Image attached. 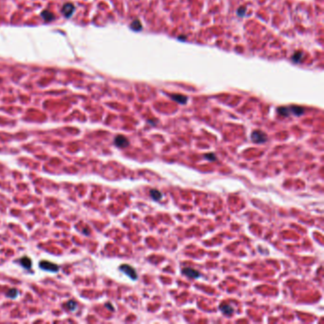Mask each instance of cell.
I'll list each match as a JSON object with an SVG mask.
<instances>
[{
	"label": "cell",
	"mask_w": 324,
	"mask_h": 324,
	"mask_svg": "<svg viewBox=\"0 0 324 324\" xmlns=\"http://www.w3.org/2000/svg\"><path fill=\"white\" fill-rule=\"evenodd\" d=\"M267 135L261 130H254L251 134V140L256 144H263L267 141Z\"/></svg>",
	"instance_id": "obj_1"
},
{
	"label": "cell",
	"mask_w": 324,
	"mask_h": 324,
	"mask_svg": "<svg viewBox=\"0 0 324 324\" xmlns=\"http://www.w3.org/2000/svg\"><path fill=\"white\" fill-rule=\"evenodd\" d=\"M119 269L123 273H125L127 277H129L132 281H136V279L138 278V275L136 273L135 269L132 266H130L128 264H123L119 267Z\"/></svg>",
	"instance_id": "obj_2"
},
{
	"label": "cell",
	"mask_w": 324,
	"mask_h": 324,
	"mask_svg": "<svg viewBox=\"0 0 324 324\" xmlns=\"http://www.w3.org/2000/svg\"><path fill=\"white\" fill-rule=\"evenodd\" d=\"M39 266L41 269L45 271H50V272H57L59 270V266L57 264L53 263V262H50L49 260H42L39 263Z\"/></svg>",
	"instance_id": "obj_3"
},
{
	"label": "cell",
	"mask_w": 324,
	"mask_h": 324,
	"mask_svg": "<svg viewBox=\"0 0 324 324\" xmlns=\"http://www.w3.org/2000/svg\"><path fill=\"white\" fill-rule=\"evenodd\" d=\"M61 12H62L63 15L66 17V18H69V17H72V14L74 13L75 7H74V5L72 3H66L62 7V10H61Z\"/></svg>",
	"instance_id": "obj_4"
},
{
	"label": "cell",
	"mask_w": 324,
	"mask_h": 324,
	"mask_svg": "<svg viewBox=\"0 0 324 324\" xmlns=\"http://www.w3.org/2000/svg\"><path fill=\"white\" fill-rule=\"evenodd\" d=\"M114 144L117 147L125 148L129 145V141L124 135H117L114 139Z\"/></svg>",
	"instance_id": "obj_5"
},
{
	"label": "cell",
	"mask_w": 324,
	"mask_h": 324,
	"mask_svg": "<svg viewBox=\"0 0 324 324\" xmlns=\"http://www.w3.org/2000/svg\"><path fill=\"white\" fill-rule=\"evenodd\" d=\"M182 274L186 276L187 278H198L201 277V274L198 272L197 270L193 269V268H190V267H186V268H182Z\"/></svg>",
	"instance_id": "obj_6"
},
{
	"label": "cell",
	"mask_w": 324,
	"mask_h": 324,
	"mask_svg": "<svg viewBox=\"0 0 324 324\" xmlns=\"http://www.w3.org/2000/svg\"><path fill=\"white\" fill-rule=\"evenodd\" d=\"M220 310H221V312L224 315V316H226V317H230L231 316V315L234 313V309H233V307H232V306H230L228 303H222L221 305H220Z\"/></svg>",
	"instance_id": "obj_7"
},
{
	"label": "cell",
	"mask_w": 324,
	"mask_h": 324,
	"mask_svg": "<svg viewBox=\"0 0 324 324\" xmlns=\"http://www.w3.org/2000/svg\"><path fill=\"white\" fill-rule=\"evenodd\" d=\"M289 108V111H290V114H294L296 116H300L304 113V108L302 107H299V106H291L288 107Z\"/></svg>",
	"instance_id": "obj_8"
},
{
	"label": "cell",
	"mask_w": 324,
	"mask_h": 324,
	"mask_svg": "<svg viewBox=\"0 0 324 324\" xmlns=\"http://www.w3.org/2000/svg\"><path fill=\"white\" fill-rule=\"evenodd\" d=\"M41 17L46 22H51L52 20L54 19V14L52 13L50 11H49V10H45V11H43L41 13Z\"/></svg>",
	"instance_id": "obj_9"
},
{
	"label": "cell",
	"mask_w": 324,
	"mask_h": 324,
	"mask_svg": "<svg viewBox=\"0 0 324 324\" xmlns=\"http://www.w3.org/2000/svg\"><path fill=\"white\" fill-rule=\"evenodd\" d=\"M149 195H150V197H151L152 200L157 201V202H158V201H161L162 198H163L162 192H161L160 190H158V189H150Z\"/></svg>",
	"instance_id": "obj_10"
},
{
	"label": "cell",
	"mask_w": 324,
	"mask_h": 324,
	"mask_svg": "<svg viewBox=\"0 0 324 324\" xmlns=\"http://www.w3.org/2000/svg\"><path fill=\"white\" fill-rule=\"evenodd\" d=\"M171 98L174 101H176L177 103H180V104H186L187 102V98L185 95H182V94H172Z\"/></svg>",
	"instance_id": "obj_11"
},
{
	"label": "cell",
	"mask_w": 324,
	"mask_h": 324,
	"mask_svg": "<svg viewBox=\"0 0 324 324\" xmlns=\"http://www.w3.org/2000/svg\"><path fill=\"white\" fill-rule=\"evenodd\" d=\"M19 262H20V264L24 267V268H26V269H31V260H30V258H28V257H24V258H22L20 260H19Z\"/></svg>",
	"instance_id": "obj_12"
},
{
	"label": "cell",
	"mask_w": 324,
	"mask_h": 324,
	"mask_svg": "<svg viewBox=\"0 0 324 324\" xmlns=\"http://www.w3.org/2000/svg\"><path fill=\"white\" fill-rule=\"evenodd\" d=\"M130 28L132 29V30H134L135 31H141V30L143 29L142 24H141V22H140L139 20H134V21H132V23L130 24Z\"/></svg>",
	"instance_id": "obj_13"
},
{
	"label": "cell",
	"mask_w": 324,
	"mask_h": 324,
	"mask_svg": "<svg viewBox=\"0 0 324 324\" xmlns=\"http://www.w3.org/2000/svg\"><path fill=\"white\" fill-rule=\"evenodd\" d=\"M278 113L282 116H290V111H289V108L286 107H282L278 109Z\"/></svg>",
	"instance_id": "obj_14"
},
{
	"label": "cell",
	"mask_w": 324,
	"mask_h": 324,
	"mask_svg": "<svg viewBox=\"0 0 324 324\" xmlns=\"http://www.w3.org/2000/svg\"><path fill=\"white\" fill-rule=\"evenodd\" d=\"M204 158L207 161H210V162H215L217 161V157H216V154L215 153H212V152H209V153H206L204 155Z\"/></svg>",
	"instance_id": "obj_15"
},
{
	"label": "cell",
	"mask_w": 324,
	"mask_h": 324,
	"mask_svg": "<svg viewBox=\"0 0 324 324\" xmlns=\"http://www.w3.org/2000/svg\"><path fill=\"white\" fill-rule=\"evenodd\" d=\"M301 57H302V52L301 51H296V52H295V54L292 56V61H293V62H295V63H299L300 61V59H301Z\"/></svg>",
	"instance_id": "obj_16"
},
{
	"label": "cell",
	"mask_w": 324,
	"mask_h": 324,
	"mask_svg": "<svg viewBox=\"0 0 324 324\" xmlns=\"http://www.w3.org/2000/svg\"><path fill=\"white\" fill-rule=\"evenodd\" d=\"M18 290L17 289H11V290H9L8 293H7V296L9 297H11V299H15V297L18 296Z\"/></svg>",
	"instance_id": "obj_17"
},
{
	"label": "cell",
	"mask_w": 324,
	"mask_h": 324,
	"mask_svg": "<svg viewBox=\"0 0 324 324\" xmlns=\"http://www.w3.org/2000/svg\"><path fill=\"white\" fill-rule=\"evenodd\" d=\"M67 305H68V308L71 311H74L76 309V307H77V303L75 301H73V300L68 301Z\"/></svg>",
	"instance_id": "obj_18"
},
{
	"label": "cell",
	"mask_w": 324,
	"mask_h": 324,
	"mask_svg": "<svg viewBox=\"0 0 324 324\" xmlns=\"http://www.w3.org/2000/svg\"><path fill=\"white\" fill-rule=\"evenodd\" d=\"M245 13H246V10H245V8H244V7H241V8H239V9H238V11H237L238 15H239V16H241V17L245 15Z\"/></svg>",
	"instance_id": "obj_19"
},
{
	"label": "cell",
	"mask_w": 324,
	"mask_h": 324,
	"mask_svg": "<svg viewBox=\"0 0 324 324\" xmlns=\"http://www.w3.org/2000/svg\"><path fill=\"white\" fill-rule=\"evenodd\" d=\"M106 307H109L110 311H114V309H113V307H112V305L109 304V303H107V304H106Z\"/></svg>",
	"instance_id": "obj_20"
}]
</instances>
